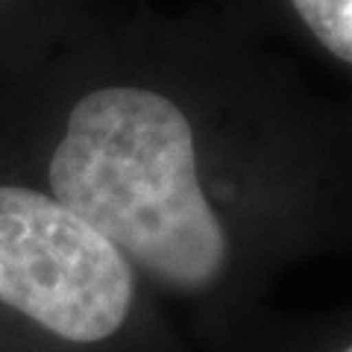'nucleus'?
<instances>
[{
  "label": "nucleus",
  "instance_id": "nucleus-1",
  "mask_svg": "<svg viewBox=\"0 0 352 352\" xmlns=\"http://www.w3.org/2000/svg\"><path fill=\"white\" fill-rule=\"evenodd\" d=\"M50 188L168 288L203 291L223 276L232 244L197 179L191 126L168 97L129 85L82 97L53 153Z\"/></svg>",
  "mask_w": 352,
  "mask_h": 352
},
{
  "label": "nucleus",
  "instance_id": "nucleus-2",
  "mask_svg": "<svg viewBox=\"0 0 352 352\" xmlns=\"http://www.w3.org/2000/svg\"><path fill=\"white\" fill-rule=\"evenodd\" d=\"M135 279L109 241L56 197L0 185V302L71 344L124 326Z\"/></svg>",
  "mask_w": 352,
  "mask_h": 352
},
{
  "label": "nucleus",
  "instance_id": "nucleus-3",
  "mask_svg": "<svg viewBox=\"0 0 352 352\" xmlns=\"http://www.w3.org/2000/svg\"><path fill=\"white\" fill-rule=\"evenodd\" d=\"M340 352H352V344H349V346H346V349H340Z\"/></svg>",
  "mask_w": 352,
  "mask_h": 352
}]
</instances>
